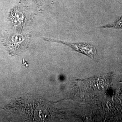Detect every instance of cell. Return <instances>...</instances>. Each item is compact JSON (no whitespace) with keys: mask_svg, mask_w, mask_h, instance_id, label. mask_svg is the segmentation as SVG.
<instances>
[{"mask_svg":"<svg viewBox=\"0 0 122 122\" xmlns=\"http://www.w3.org/2000/svg\"><path fill=\"white\" fill-rule=\"evenodd\" d=\"M44 39L47 41L57 42L66 45L74 51L84 54L92 59H94L96 57L97 53L96 48L94 45L91 44L86 43H69L47 38H44Z\"/></svg>","mask_w":122,"mask_h":122,"instance_id":"obj_1","label":"cell"},{"mask_svg":"<svg viewBox=\"0 0 122 122\" xmlns=\"http://www.w3.org/2000/svg\"><path fill=\"white\" fill-rule=\"evenodd\" d=\"M17 36H15L12 38L11 41H9L10 43L8 45L10 49V51L11 52H13V51H14V52H17L16 51H20L23 49L22 48H25V45L21 44H25V38H24V37L19 36L18 40H17Z\"/></svg>","mask_w":122,"mask_h":122,"instance_id":"obj_2","label":"cell"},{"mask_svg":"<svg viewBox=\"0 0 122 122\" xmlns=\"http://www.w3.org/2000/svg\"><path fill=\"white\" fill-rule=\"evenodd\" d=\"M100 28H116V29H122V16L114 22L113 24L107 25L104 26H101Z\"/></svg>","mask_w":122,"mask_h":122,"instance_id":"obj_3","label":"cell"},{"mask_svg":"<svg viewBox=\"0 0 122 122\" xmlns=\"http://www.w3.org/2000/svg\"><path fill=\"white\" fill-rule=\"evenodd\" d=\"M44 1H45V0H38V1L39 2V3H41V4L43 3Z\"/></svg>","mask_w":122,"mask_h":122,"instance_id":"obj_4","label":"cell"}]
</instances>
